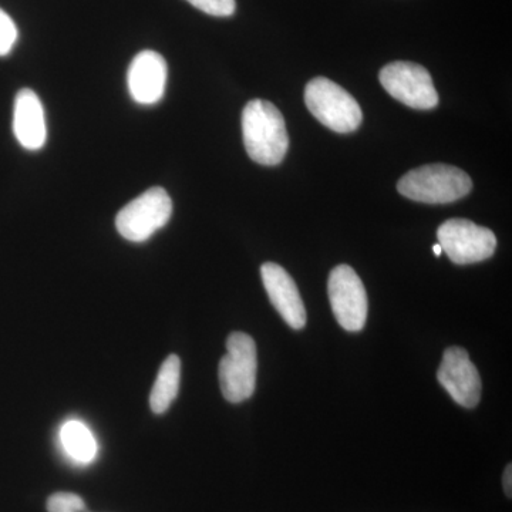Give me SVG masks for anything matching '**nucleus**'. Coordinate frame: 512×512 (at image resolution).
Returning a JSON list of instances; mask_svg holds the SVG:
<instances>
[{"label":"nucleus","instance_id":"obj_7","mask_svg":"<svg viewBox=\"0 0 512 512\" xmlns=\"http://www.w3.org/2000/svg\"><path fill=\"white\" fill-rule=\"evenodd\" d=\"M380 83L400 103L416 110H431L439 104V94L430 73L410 62H394L380 70Z\"/></svg>","mask_w":512,"mask_h":512},{"label":"nucleus","instance_id":"obj_14","mask_svg":"<svg viewBox=\"0 0 512 512\" xmlns=\"http://www.w3.org/2000/svg\"><path fill=\"white\" fill-rule=\"evenodd\" d=\"M181 360L177 355H170L165 359L158 375L156 383L150 394V407L156 414H163L170 409L178 390H180Z\"/></svg>","mask_w":512,"mask_h":512},{"label":"nucleus","instance_id":"obj_5","mask_svg":"<svg viewBox=\"0 0 512 512\" xmlns=\"http://www.w3.org/2000/svg\"><path fill=\"white\" fill-rule=\"evenodd\" d=\"M171 214L173 201L167 191L160 187L150 188L117 214V231L127 241L144 242L167 225Z\"/></svg>","mask_w":512,"mask_h":512},{"label":"nucleus","instance_id":"obj_16","mask_svg":"<svg viewBox=\"0 0 512 512\" xmlns=\"http://www.w3.org/2000/svg\"><path fill=\"white\" fill-rule=\"evenodd\" d=\"M194 8L215 16V18H228L235 13L237 3L235 0H187Z\"/></svg>","mask_w":512,"mask_h":512},{"label":"nucleus","instance_id":"obj_6","mask_svg":"<svg viewBox=\"0 0 512 512\" xmlns=\"http://www.w3.org/2000/svg\"><path fill=\"white\" fill-rule=\"evenodd\" d=\"M437 238L443 252L457 265H470L491 258L497 248V238L491 229L474 222L454 218L441 224Z\"/></svg>","mask_w":512,"mask_h":512},{"label":"nucleus","instance_id":"obj_17","mask_svg":"<svg viewBox=\"0 0 512 512\" xmlns=\"http://www.w3.org/2000/svg\"><path fill=\"white\" fill-rule=\"evenodd\" d=\"M18 28L15 22L5 12L0 9V56L9 55L18 42Z\"/></svg>","mask_w":512,"mask_h":512},{"label":"nucleus","instance_id":"obj_18","mask_svg":"<svg viewBox=\"0 0 512 512\" xmlns=\"http://www.w3.org/2000/svg\"><path fill=\"white\" fill-rule=\"evenodd\" d=\"M503 485L508 498L512 497V466L508 464L504 471Z\"/></svg>","mask_w":512,"mask_h":512},{"label":"nucleus","instance_id":"obj_1","mask_svg":"<svg viewBox=\"0 0 512 512\" xmlns=\"http://www.w3.org/2000/svg\"><path fill=\"white\" fill-rule=\"evenodd\" d=\"M242 136L255 163L272 167L281 164L288 153L285 119L271 101H249L242 113Z\"/></svg>","mask_w":512,"mask_h":512},{"label":"nucleus","instance_id":"obj_12","mask_svg":"<svg viewBox=\"0 0 512 512\" xmlns=\"http://www.w3.org/2000/svg\"><path fill=\"white\" fill-rule=\"evenodd\" d=\"M13 133L26 150H40L46 144L47 127L42 101L33 90L22 89L13 109Z\"/></svg>","mask_w":512,"mask_h":512},{"label":"nucleus","instance_id":"obj_15","mask_svg":"<svg viewBox=\"0 0 512 512\" xmlns=\"http://www.w3.org/2000/svg\"><path fill=\"white\" fill-rule=\"evenodd\" d=\"M49 512H89L82 497L73 493H55L47 500Z\"/></svg>","mask_w":512,"mask_h":512},{"label":"nucleus","instance_id":"obj_4","mask_svg":"<svg viewBox=\"0 0 512 512\" xmlns=\"http://www.w3.org/2000/svg\"><path fill=\"white\" fill-rule=\"evenodd\" d=\"M258 356L254 339L234 332L227 339V355L220 363L221 392L229 403H242L255 392Z\"/></svg>","mask_w":512,"mask_h":512},{"label":"nucleus","instance_id":"obj_13","mask_svg":"<svg viewBox=\"0 0 512 512\" xmlns=\"http://www.w3.org/2000/svg\"><path fill=\"white\" fill-rule=\"evenodd\" d=\"M60 443L64 453L72 458L74 463L90 464L96 460V437L83 421H66L60 429Z\"/></svg>","mask_w":512,"mask_h":512},{"label":"nucleus","instance_id":"obj_8","mask_svg":"<svg viewBox=\"0 0 512 512\" xmlns=\"http://www.w3.org/2000/svg\"><path fill=\"white\" fill-rule=\"evenodd\" d=\"M328 293L333 315L343 329L359 332L365 328L369 302L362 279L349 265H339L330 272Z\"/></svg>","mask_w":512,"mask_h":512},{"label":"nucleus","instance_id":"obj_3","mask_svg":"<svg viewBox=\"0 0 512 512\" xmlns=\"http://www.w3.org/2000/svg\"><path fill=\"white\" fill-rule=\"evenodd\" d=\"M305 103L312 116L335 133H353L362 124V109L355 97L326 77L306 84Z\"/></svg>","mask_w":512,"mask_h":512},{"label":"nucleus","instance_id":"obj_19","mask_svg":"<svg viewBox=\"0 0 512 512\" xmlns=\"http://www.w3.org/2000/svg\"><path fill=\"white\" fill-rule=\"evenodd\" d=\"M433 251H434V255H436V256H440L441 254H443V249H441L439 244L434 245Z\"/></svg>","mask_w":512,"mask_h":512},{"label":"nucleus","instance_id":"obj_11","mask_svg":"<svg viewBox=\"0 0 512 512\" xmlns=\"http://www.w3.org/2000/svg\"><path fill=\"white\" fill-rule=\"evenodd\" d=\"M167 62L160 53L144 50L128 67V92L133 100L151 106L163 99L167 84Z\"/></svg>","mask_w":512,"mask_h":512},{"label":"nucleus","instance_id":"obj_2","mask_svg":"<svg viewBox=\"0 0 512 512\" xmlns=\"http://www.w3.org/2000/svg\"><path fill=\"white\" fill-rule=\"evenodd\" d=\"M471 188L470 175L446 164L414 168L397 183V191L403 197L426 204H450L466 197Z\"/></svg>","mask_w":512,"mask_h":512},{"label":"nucleus","instance_id":"obj_9","mask_svg":"<svg viewBox=\"0 0 512 512\" xmlns=\"http://www.w3.org/2000/svg\"><path fill=\"white\" fill-rule=\"evenodd\" d=\"M437 379L460 406L473 409L480 402L483 384L466 349L450 348L444 352Z\"/></svg>","mask_w":512,"mask_h":512},{"label":"nucleus","instance_id":"obj_10","mask_svg":"<svg viewBox=\"0 0 512 512\" xmlns=\"http://www.w3.org/2000/svg\"><path fill=\"white\" fill-rule=\"evenodd\" d=\"M261 276L269 301L282 316V319L292 329L305 328L306 309L292 276L281 265L274 264V262H266L261 266Z\"/></svg>","mask_w":512,"mask_h":512}]
</instances>
